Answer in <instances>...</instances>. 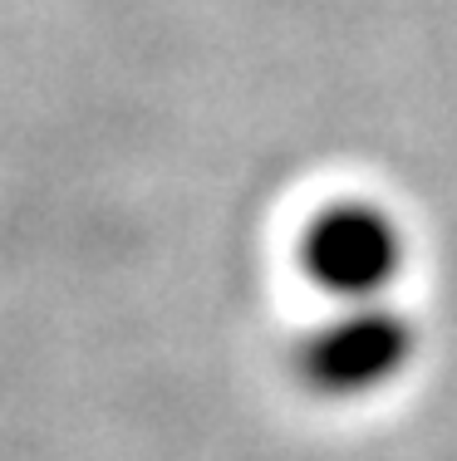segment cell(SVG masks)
<instances>
[{
	"label": "cell",
	"instance_id": "6da1fadb",
	"mask_svg": "<svg viewBox=\"0 0 457 461\" xmlns=\"http://www.w3.org/2000/svg\"><path fill=\"white\" fill-rule=\"evenodd\" d=\"M423 344V329L408 310L388 300H364V304H340L330 320L310 324L296 344V368L300 388L324 402H354L374 398L388 383H398L413 368Z\"/></svg>",
	"mask_w": 457,
	"mask_h": 461
},
{
	"label": "cell",
	"instance_id": "7a4b0ae2",
	"mask_svg": "<svg viewBox=\"0 0 457 461\" xmlns=\"http://www.w3.org/2000/svg\"><path fill=\"white\" fill-rule=\"evenodd\" d=\"M296 266L315 290L340 304L384 300L408 270V230L374 196H334L300 226Z\"/></svg>",
	"mask_w": 457,
	"mask_h": 461
}]
</instances>
